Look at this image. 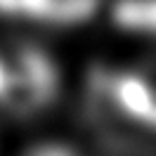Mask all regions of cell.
I'll use <instances>...</instances> for the list:
<instances>
[{
    "instance_id": "cell-1",
    "label": "cell",
    "mask_w": 156,
    "mask_h": 156,
    "mask_svg": "<svg viewBox=\"0 0 156 156\" xmlns=\"http://www.w3.org/2000/svg\"><path fill=\"white\" fill-rule=\"evenodd\" d=\"M7 62V83L0 107L12 116H33L52 104L59 90V71L45 50L36 45H17Z\"/></svg>"
},
{
    "instance_id": "cell-2",
    "label": "cell",
    "mask_w": 156,
    "mask_h": 156,
    "mask_svg": "<svg viewBox=\"0 0 156 156\" xmlns=\"http://www.w3.org/2000/svg\"><path fill=\"white\" fill-rule=\"evenodd\" d=\"M90 90L121 116L156 128V64L137 71L99 69L92 73Z\"/></svg>"
},
{
    "instance_id": "cell-3",
    "label": "cell",
    "mask_w": 156,
    "mask_h": 156,
    "mask_svg": "<svg viewBox=\"0 0 156 156\" xmlns=\"http://www.w3.org/2000/svg\"><path fill=\"white\" fill-rule=\"evenodd\" d=\"M111 21L121 31L156 36V0H116Z\"/></svg>"
},
{
    "instance_id": "cell-4",
    "label": "cell",
    "mask_w": 156,
    "mask_h": 156,
    "mask_svg": "<svg viewBox=\"0 0 156 156\" xmlns=\"http://www.w3.org/2000/svg\"><path fill=\"white\" fill-rule=\"evenodd\" d=\"M24 156H76V154L71 149H66V147H59V144H40V147L29 149Z\"/></svg>"
}]
</instances>
